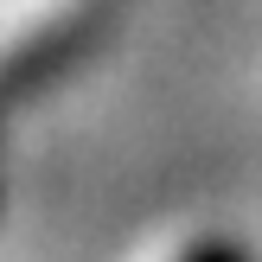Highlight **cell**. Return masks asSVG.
I'll list each match as a JSON object with an SVG mask.
<instances>
[{
    "label": "cell",
    "instance_id": "cell-1",
    "mask_svg": "<svg viewBox=\"0 0 262 262\" xmlns=\"http://www.w3.org/2000/svg\"><path fill=\"white\" fill-rule=\"evenodd\" d=\"M90 19L96 0H0V90L32 83V71L71 51Z\"/></svg>",
    "mask_w": 262,
    "mask_h": 262
},
{
    "label": "cell",
    "instance_id": "cell-2",
    "mask_svg": "<svg viewBox=\"0 0 262 262\" xmlns=\"http://www.w3.org/2000/svg\"><path fill=\"white\" fill-rule=\"evenodd\" d=\"M166 262H237V256H230L224 243H192V250H173Z\"/></svg>",
    "mask_w": 262,
    "mask_h": 262
}]
</instances>
